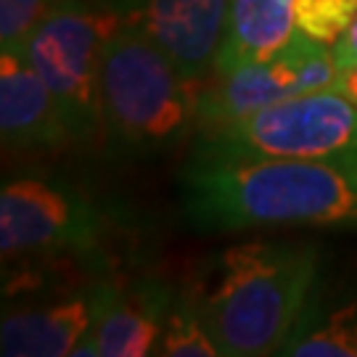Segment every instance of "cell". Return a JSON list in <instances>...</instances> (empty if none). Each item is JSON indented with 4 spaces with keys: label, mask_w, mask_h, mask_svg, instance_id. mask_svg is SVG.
I'll return each instance as SVG.
<instances>
[{
    "label": "cell",
    "mask_w": 357,
    "mask_h": 357,
    "mask_svg": "<svg viewBox=\"0 0 357 357\" xmlns=\"http://www.w3.org/2000/svg\"><path fill=\"white\" fill-rule=\"evenodd\" d=\"M183 215L196 230H357V159L188 165Z\"/></svg>",
    "instance_id": "cell-1"
},
{
    "label": "cell",
    "mask_w": 357,
    "mask_h": 357,
    "mask_svg": "<svg viewBox=\"0 0 357 357\" xmlns=\"http://www.w3.org/2000/svg\"><path fill=\"white\" fill-rule=\"evenodd\" d=\"M320 275V249L305 241L230 243L206 257L191 286L222 357L281 355Z\"/></svg>",
    "instance_id": "cell-2"
},
{
    "label": "cell",
    "mask_w": 357,
    "mask_h": 357,
    "mask_svg": "<svg viewBox=\"0 0 357 357\" xmlns=\"http://www.w3.org/2000/svg\"><path fill=\"white\" fill-rule=\"evenodd\" d=\"M199 90L143 32L122 24L101 59V138L132 159L172 151L196 135Z\"/></svg>",
    "instance_id": "cell-3"
},
{
    "label": "cell",
    "mask_w": 357,
    "mask_h": 357,
    "mask_svg": "<svg viewBox=\"0 0 357 357\" xmlns=\"http://www.w3.org/2000/svg\"><path fill=\"white\" fill-rule=\"evenodd\" d=\"M357 159V106L333 88L299 93L193 135L188 165Z\"/></svg>",
    "instance_id": "cell-4"
},
{
    "label": "cell",
    "mask_w": 357,
    "mask_h": 357,
    "mask_svg": "<svg viewBox=\"0 0 357 357\" xmlns=\"http://www.w3.org/2000/svg\"><path fill=\"white\" fill-rule=\"evenodd\" d=\"M114 212L93 193L53 175H19L0 191L3 268L40 259H101Z\"/></svg>",
    "instance_id": "cell-5"
},
{
    "label": "cell",
    "mask_w": 357,
    "mask_h": 357,
    "mask_svg": "<svg viewBox=\"0 0 357 357\" xmlns=\"http://www.w3.org/2000/svg\"><path fill=\"white\" fill-rule=\"evenodd\" d=\"M122 24L119 0H61L26 45V61L56 96L75 146L101 135V59Z\"/></svg>",
    "instance_id": "cell-6"
},
{
    "label": "cell",
    "mask_w": 357,
    "mask_h": 357,
    "mask_svg": "<svg viewBox=\"0 0 357 357\" xmlns=\"http://www.w3.org/2000/svg\"><path fill=\"white\" fill-rule=\"evenodd\" d=\"M336 72L339 66L331 45L296 29L291 40L273 56L206 77L199 90L196 132L233 125L299 93L331 88Z\"/></svg>",
    "instance_id": "cell-7"
},
{
    "label": "cell",
    "mask_w": 357,
    "mask_h": 357,
    "mask_svg": "<svg viewBox=\"0 0 357 357\" xmlns=\"http://www.w3.org/2000/svg\"><path fill=\"white\" fill-rule=\"evenodd\" d=\"M119 278L106 270L77 289L24 302L6 299L0 320V355L6 357H64L79 355L90 331L109 305Z\"/></svg>",
    "instance_id": "cell-8"
},
{
    "label": "cell",
    "mask_w": 357,
    "mask_h": 357,
    "mask_svg": "<svg viewBox=\"0 0 357 357\" xmlns=\"http://www.w3.org/2000/svg\"><path fill=\"white\" fill-rule=\"evenodd\" d=\"M233 0H119L122 22L135 26L193 82L215 72L228 35Z\"/></svg>",
    "instance_id": "cell-9"
},
{
    "label": "cell",
    "mask_w": 357,
    "mask_h": 357,
    "mask_svg": "<svg viewBox=\"0 0 357 357\" xmlns=\"http://www.w3.org/2000/svg\"><path fill=\"white\" fill-rule=\"evenodd\" d=\"M0 138L16 153L75 146L61 106L24 53H0Z\"/></svg>",
    "instance_id": "cell-10"
},
{
    "label": "cell",
    "mask_w": 357,
    "mask_h": 357,
    "mask_svg": "<svg viewBox=\"0 0 357 357\" xmlns=\"http://www.w3.org/2000/svg\"><path fill=\"white\" fill-rule=\"evenodd\" d=\"M175 289L178 286L156 275H138L130 281L119 278L103 315L77 357L156 355Z\"/></svg>",
    "instance_id": "cell-11"
},
{
    "label": "cell",
    "mask_w": 357,
    "mask_h": 357,
    "mask_svg": "<svg viewBox=\"0 0 357 357\" xmlns=\"http://www.w3.org/2000/svg\"><path fill=\"white\" fill-rule=\"evenodd\" d=\"M281 355L357 357V291L344 283L318 281L296 318Z\"/></svg>",
    "instance_id": "cell-12"
},
{
    "label": "cell",
    "mask_w": 357,
    "mask_h": 357,
    "mask_svg": "<svg viewBox=\"0 0 357 357\" xmlns=\"http://www.w3.org/2000/svg\"><path fill=\"white\" fill-rule=\"evenodd\" d=\"M294 6L296 0H233L215 72H230L281 51L296 32Z\"/></svg>",
    "instance_id": "cell-13"
},
{
    "label": "cell",
    "mask_w": 357,
    "mask_h": 357,
    "mask_svg": "<svg viewBox=\"0 0 357 357\" xmlns=\"http://www.w3.org/2000/svg\"><path fill=\"white\" fill-rule=\"evenodd\" d=\"M162 357H222L212 333L206 328L204 315L193 296L191 286H178L167 312L162 339L156 347Z\"/></svg>",
    "instance_id": "cell-14"
},
{
    "label": "cell",
    "mask_w": 357,
    "mask_h": 357,
    "mask_svg": "<svg viewBox=\"0 0 357 357\" xmlns=\"http://www.w3.org/2000/svg\"><path fill=\"white\" fill-rule=\"evenodd\" d=\"M357 0H296L294 22L307 38L333 45L352 26Z\"/></svg>",
    "instance_id": "cell-15"
},
{
    "label": "cell",
    "mask_w": 357,
    "mask_h": 357,
    "mask_svg": "<svg viewBox=\"0 0 357 357\" xmlns=\"http://www.w3.org/2000/svg\"><path fill=\"white\" fill-rule=\"evenodd\" d=\"M61 0H0V53H24Z\"/></svg>",
    "instance_id": "cell-16"
},
{
    "label": "cell",
    "mask_w": 357,
    "mask_h": 357,
    "mask_svg": "<svg viewBox=\"0 0 357 357\" xmlns=\"http://www.w3.org/2000/svg\"><path fill=\"white\" fill-rule=\"evenodd\" d=\"M331 48H333V59H336V66H339V69L357 64V16H355V22H352V26L333 43Z\"/></svg>",
    "instance_id": "cell-17"
},
{
    "label": "cell",
    "mask_w": 357,
    "mask_h": 357,
    "mask_svg": "<svg viewBox=\"0 0 357 357\" xmlns=\"http://www.w3.org/2000/svg\"><path fill=\"white\" fill-rule=\"evenodd\" d=\"M331 88L336 90V93H342L344 98H349V101L357 106V64L339 69Z\"/></svg>",
    "instance_id": "cell-18"
}]
</instances>
